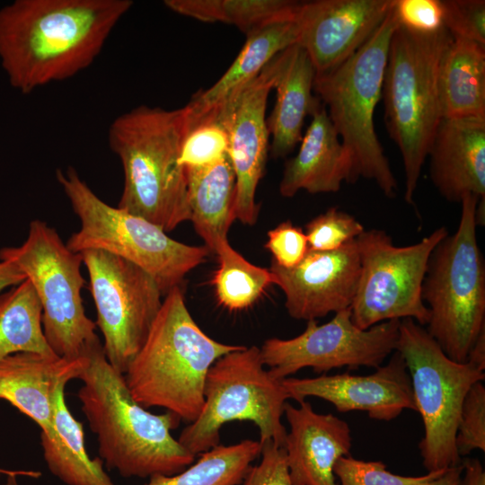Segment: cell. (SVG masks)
<instances>
[{"mask_svg": "<svg viewBox=\"0 0 485 485\" xmlns=\"http://www.w3.org/2000/svg\"><path fill=\"white\" fill-rule=\"evenodd\" d=\"M448 234L441 226L416 243L397 246L385 231L365 229L356 239L360 276L350 306L353 323L367 330L410 318L427 325L429 313L422 300V284L432 251Z\"/></svg>", "mask_w": 485, "mask_h": 485, "instance_id": "7c38bea8", "label": "cell"}, {"mask_svg": "<svg viewBox=\"0 0 485 485\" xmlns=\"http://www.w3.org/2000/svg\"><path fill=\"white\" fill-rule=\"evenodd\" d=\"M84 366L80 357L22 352L0 358V400L33 420L41 432L53 429L54 401L57 389L78 379Z\"/></svg>", "mask_w": 485, "mask_h": 485, "instance_id": "44dd1931", "label": "cell"}, {"mask_svg": "<svg viewBox=\"0 0 485 485\" xmlns=\"http://www.w3.org/2000/svg\"><path fill=\"white\" fill-rule=\"evenodd\" d=\"M130 0H15L0 9V62L22 93L68 79L98 57Z\"/></svg>", "mask_w": 485, "mask_h": 485, "instance_id": "6da1fadb", "label": "cell"}, {"mask_svg": "<svg viewBox=\"0 0 485 485\" xmlns=\"http://www.w3.org/2000/svg\"><path fill=\"white\" fill-rule=\"evenodd\" d=\"M470 362L480 369H485V330H483L472 345L467 357Z\"/></svg>", "mask_w": 485, "mask_h": 485, "instance_id": "7bdbcfd3", "label": "cell"}, {"mask_svg": "<svg viewBox=\"0 0 485 485\" xmlns=\"http://www.w3.org/2000/svg\"><path fill=\"white\" fill-rule=\"evenodd\" d=\"M95 304L103 350L125 374L143 346L163 296L154 279L134 263L101 250L82 252Z\"/></svg>", "mask_w": 485, "mask_h": 485, "instance_id": "4fadbf2b", "label": "cell"}, {"mask_svg": "<svg viewBox=\"0 0 485 485\" xmlns=\"http://www.w3.org/2000/svg\"><path fill=\"white\" fill-rule=\"evenodd\" d=\"M261 444L259 463L251 465L242 485H294L283 447L271 440Z\"/></svg>", "mask_w": 485, "mask_h": 485, "instance_id": "74e56055", "label": "cell"}, {"mask_svg": "<svg viewBox=\"0 0 485 485\" xmlns=\"http://www.w3.org/2000/svg\"><path fill=\"white\" fill-rule=\"evenodd\" d=\"M419 485H463L462 463L443 470Z\"/></svg>", "mask_w": 485, "mask_h": 485, "instance_id": "b9f144b4", "label": "cell"}, {"mask_svg": "<svg viewBox=\"0 0 485 485\" xmlns=\"http://www.w3.org/2000/svg\"><path fill=\"white\" fill-rule=\"evenodd\" d=\"M396 351L406 364L415 409L423 422L419 448L424 467L429 472L460 464L455 436L463 401L470 387L484 380V371L449 358L410 318L400 322Z\"/></svg>", "mask_w": 485, "mask_h": 485, "instance_id": "30bf717a", "label": "cell"}, {"mask_svg": "<svg viewBox=\"0 0 485 485\" xmlns=\"http://www.w3.org/2000/svg\"><path fill=\"white\" fill-rule=\"evenodd\" d=\"M283 51L212 110L228 134V157L236 180L235 217L248 225H254L259 217L256 190L263 176L269 150L265 113L269 92L274 87L281 66Z\"/></svg>", "mask_w": 485, "mask_h": 485, "instance_id": "9a60e30c", "label": "cell"}, {"mask_svg": "<svg viewBox=\"0 0 485 485\" xmlns=\"http://www.w3.org/2000/svg\"><path fill=\"white\" fill-rule=\"evenodd\" d=\"M187 178L190 219L205 246L214 251L227 238L235 217L236 180L226 156L200 168H184Z\"/></svg>", "mask_w": 485, "mask_h": 485, "instance_id": "d4e9b609", "label": "cell"}, {"mask_svg": "<svg viewBox=\"0 0 485 485\" xmlns=\"http://www.w3.org/2000/svg\"><path fill=\"white\" fill-rule=\"evenodd\" d=\"M427 158L430 180L444 198H485V118H442Z\"/></svg>", "mask_w": 485, "mask_h": 485, "instance_id": "ffe728a7", "label": "cell"}, {"mask_svg": "<svg viewBox=\"0 0 485 485\" xmlns=\"http://www.w3.org/2000/svg\"><path fill=\"white\" fill-rule=\"evenodd\" d=\"M295 407L286 402L284 415L289 426L283 448L294 485H338L334 466L349 455L351 430L333 414L314 411L303 401Z\"/></svg>", "mask_w": 485, "mask_h": 485, "instance_id": "d6986e66", "label": "cell"}, {"mask_svg": "<svg viewBox=\"0 0 485 485\" xmlns=\"http://www.w3.org/2000/svg\"><path fill=\"white\" fill-rule=\"evenodd\" d=\"M269 269L274 285L285 295L288 314L296 320H316L351 306L360 276L357 241L331 251L309 250L292 269L271 260Z\"/></svg>", "mask_w": 485, "mask_h": 485, "instance_id": "e0dca14e", "label": "cell"}, {"mask_svg": "<svg viewBox=\"0 0 485 485\" xmlns=\"http://www.w3.org/2000/svg\"><path fill=\"white\" fill-rule=\"evenodd\" d=\"M187 131L185 107L146 105L119 115L109 128L110 148L124 174L118 207L165 233L190 219L185 169L179 162Z\"/></svg>", "mask_w": 485, "mask_h": 485, "instance_id": "3957f363", "label": "cell"}, {"mask_svg": "<svg viewBox=\"0 0 485 485\" xmlns=\"http://www.w3.org/2000/svg\"><path fill=\"white\" fill-rule=\"evenodd\" d=\"M365 231L363 225L336 207L311 219L304 234L311 251H331L340 249Z\"/></svg>", "mask_w": 485, "mask_h": 485, "instance_id": "d6a6232c", "label": "cell"}, {"mask_svg": "<svg viewBox=\"0 0 485 485\" xmlns=\"http://www.w3.org/2000/svg\"><path fill=\"white\" fill-rule=\"evenodd\" d=\"M394 0H315L301 2L295 21L297 45L308 55L315 74L339 66L373 35Z\"/></svg>", "mask_w": 485, "mask_h": 485, "instance_id": "2e32d148", "label": "cell"}, {"mask_svg": "<svg viewBox=\"0 0 485 485\" xmlns=\"http://www.w3.org/2000/svg\"><path fill=\"white\" fill-rule=\"evenodd\" d=\"M442 471L420 476H402L388 471L381 461H363L350 455L340 458L334 466L338 485H419Z\"/></svg>", "mask_w": 485, "mask_h": 485, "instance_id": "836d02e7", "label": "cell"}, {"mask_svg": "<svg viewBox=\"0 0 485 485\" xmlns=\"http://www.w3.org/2000/svg\"><path fill=\"white\" fill-rule=\"evenodd\" d=\"M399 25L419 33H432L443 27L441 0H394Z\"/></svg>", "mask_w": 485, "mask_h": 485, "instance_id": "f35d334b", "label": "cell"}, {"mask_svg": "<svg viewBox=\"0 0 485 485\" xmlns=\"http://www.w3.org/2000/svg\"><path fill=\"white\" fill-rule=\"evenodd\" d=\"M0 260L13 263L29 279L42 307L46 340L59 357H80L94 334L95 322L85 313L81 274L83 258L71 251L57 232L44 221L31 222L26 240L0 249Z\"/></svg>", "mask_w": 485, "mask_h": 485, "instance_id": "8fae6325", "label": "cell"}, {"mask_svg": "<svg viewBox=\"0 0 485 485\" xmlns=\"http://www.w3.org/2000/svg\"><path fill=\"white\" fill-rule=\"evenodd\" d=\"M241 345L219 342L197 324L181 286L171 289L148 335L124 376L133 399L146 409L160 407L191 423L204 403L212 365Z\"/></svg>", "mask_w": 485, "mask_h": 485, "instance_id": "277c9868", "label": "cell"}, {"mask_svg": "<svg viewBox=\"0 0 485 485\" xmlns=\"http://www.w3.org/2000/svg\"><path fill=\"white\" fill-rule=\"evenodd\" d=\"M13 472H15V471H6V470H3V469L0 468V475L2 473H5L6 475H8V474H10V473H12Z\"/></svg>", "mask_w": 485, "mask_h": 485, "instance_id": "f6af8a7d", "label": "cell"}, {"mask_svg": "<svg viewBox=\"0 0 485 485\" xmlns=\"http://www.w3.org/2000/svg\"><path fill=\"white\" fill-rule=\"evenodd\" d=\"M17 475H25V476H30V477H34V478H37L39 476H40V472H23V471H17V472H13L8 475H6V480L4 481V483L1 484V485H20L18 481H17Z\"/></svg>", "mask_w": 485, "mask_h": 485, "instance_id": "ee69618b", "label": "cell"}, {"mask_svg": "<svg viewBox=\"0 0 485 485\" xmlns=\"http://www.w3.org/2000/svg\"><path fill=\"white\" fill-rule=\"evenodd\" d=\"M455 445L461 457L475 449L485 451V387L481 381L473 384L464 397Z\"/></svg>", "mask_w": 485, "mask_h": 485, "instance_id": "e575fe53", "label": "cell"}, {"mask_svg": "<svg viewBox=\"0 0 485 485\" xmlns=\"http://www.w3.org/2000/svg\"><path fill=\"white\" fill-rule=\"evenodd\" d=\"M288 399L282 380L264 368L260 348L242 346L209 368L202 409L178 441L197 456L220 444L225 424L248 420L258 427L260 443L271 440L283 447L287 430L282 416Z\"/></svg>", "mask_w": 485, "mask_h": 485, "instance_id": "9c48e42d", "label": "cell"}, {"mask_svg": "<svg viewBox=\"0 0 485 485\" xmlns=\"http://www.w3.org/2000/svg\"><path fill=\"white\" fill-rule=\"evenodd\" d=\"M56 177L80 221L66 242L71 251L101 250L127 260L148 273L163 296L210 254L205 245L173 240L146 219L108 205L75 168L58 169Z\"/></svg>", "mask_w": 485, "mask_h": 485, "instance_id": "ba28073f", "label": "cell"}, {"mask_svg": "<svg viewBox=\"0 0 485 485\" xmlns=\"http://www.w3.org/2000/svg\"><path fill=\"white\" fill-rule=\"evenodd\" d=\"M400 322L390 320L361 330L353 323L349 307L322 325L307 321L304 331L292 339L266 340L260 348L261 359L279 380L305 367L322 375L344 366L377 368L396 350Z\"/></svg>", "mask_w": 485, "mask_h": 485, "instance_id": "5bb4252c", "label": "cell"}, {"mask_svg": "<svg viewBox=\"0 0 485 485\" xmlns=\"http://www.w3.org/2000/svg\"><path fill=\"white\" fill-rule=\"evenodd\" d=\"M22 352L57 356L46 340L42 307L27 278L0 294V358Z\"/></svg>", "mask_w": 485, "mask_h": 485, "instance_id": "83f0119b", "label": "cell"}, {"mask_svg": "<svg viewBox=\"0 0 485 485\" xmlns=\"http://www.w3.org/2000/svg\"><path fill=\"white\" fill-rule=\"evenodd\" d=\"M461 463L463 485H485V472L478 459L468 458Z\"/></svg>", "mask_w": 485, "mask_h": 485, "instance_id": "ab89813d", "label": "cell"}, {"mask_svg": "<svg viewBox=\"0 0 485 485\" xmlns=\"http://www.w3.org/2000/svg\"><path fill=\"white\" fill-rule=\"evenodd\" d=\"M260 441L244 439L217 445L173 475L154 474L145 485H241L252 462L260 455Z\"/></svg>", "mask_w": 485, "mask_h": 485, "instance_id": "f546056e", "label": "cell"}, {"mask_svg": "<svg viewBox=\"0 0 485 485\" xmlns=\"http://www.w3.org/2000/svg\"><path fill=\"white\" fill-rule=\"evenodd\" d=\"M398 26L392 6L353 56L329 72L315 74L313 80V93L350 154L353 183L360 178L373 181L388 198L396 196L398 182L376 135L374 115L382 99L391 39Z\"/></svg>", "mask_w": 485, "mask_h": 485, "instance_id": "8992f818", "label": "cell"}, {"mask_svg": "<svg viewBox=\"0 0 485 485\" xmlns=\"http://www.w3.org/2000/svg\"><path fill=\"white\" fill-rule=\"evenodd\" d=\"M314 67L306 52L297 44L283 51L281 66L273 89L276 102L267 119L271 137L269 151L274 158L289 154L303 137L304 119L321 105L314 95Z\"/></svg>", "mask_w": 485, "mask_h": 485, "instance_id": "603a6c76", "label": "cell"}, {"mask_svg": "<svg viewBox=\"0 0 485 485\" xmlns=\"http://www.w3.org/2000/svg\"><path fill=\"white\" fill-rule=\"evenodd\" d=\"M228 134L217 115L212 111L187 131L179 162L183 168L215 164L228 156Z\"/></svg>", "mask_w": 485, "mask_h": 485, "instance_id": "1f68e13d", "label": "cell"}, {"mask_svg": "<svg viewBox=\"0 0 485 485\" xmlns=\"http://www.w3.org/2000/svg\"><path fill=\"white\" fill-rule=\"evenodd\" d=\"M442 118H485V46L452 39L438 69Z\"/></svg>", "mask_w": 485, "mask_h": 485, "instance_id": "4316f807", "label": "cell"}, {"mask_svg": "<svg viewBox=\"0 0 485 485\" xmlns=\"http://www.w3.org/2000/svg\"><path fill=\"white\" fill-rule=\"evenodd\" d=\"M218 269L212 279L218 303L230 311L251 306L274 284L269 269L256 266L235 251L228 239L218 242L214 249Z\"/></svg>", "mask_w": 485, "mask_h": 485, "instance_id": "4dcf8cb0", "label": "cell"}, {"mask_svg": "<svg viewBox=\"0 0 485 485\" xmlns=\"http://www.w3.org/2000/svg\"><path fill=\"white\" fill-rule=\"evenodd\" d=\"M443 26L452 39H463L485 46V1L441 0Z\"/></svg>", "mask_w": 485, "mask_h": 485, "instance_id": "d590c367", "label": "cell"}, {"mask_svg": "<svg viewBox=\"0 0 485 485\" xmlns=\"http://www.w3.org/2000/svg\"><path fill=\"white\" fill-rule=\"evenodd\" d=\"M311 117L297 154L285 163L278 188L285 198L302 190L311 194L338 192L343 181L353 183L350 154L322 102Z\"/></svg>", "mask_w": 485, "mask_h": 485, "instance_id": "7402d4cb", "label": "cell"}, {"mask_svg": "<svg viewBox=\"0 0 485 485\" xmlns=\"http://www.w3.org/2000/svg\"><path fill=\"white\" fill-rule=\"evenodd\" d=\"M301 2L290 0H166L172 11L205 22L234 25L245 35L295 18Z\"/></svg>", "mask_w": 485, "mask_h": 485, "instance_id": "f1b7e54d", "label": "cell"}, {"mask_svg": "<svg viewBox=\"0 0 485 485\" xmlns=\"http://www.w3.org/2000/svg\"><path fill=\"white\" fill-rule=\"evenodd\" d=\"M24 279L25 276L13 263L0 260V293L9 287L17 286Z\"/></svg>", "mask_w": 485, "mask_h": 485, "instance_id": "60d3db41", "label": "cell"}, {"mask_svg": "<svg viewBox=\"0 0 485 485\" xmlns=\"http://www.w3.org/2000/svg\"><path fill=\"white\" fill-rule=\"evenodd\" d=\"M84 366L77 392L100 458L109 470L123 477L173 475L194 463L190 453L172 435L181 421L167 411L154 414L132 397L123 374L107 360L102 343L94 334L83 347Z\"/></svg>", "mask_w": 485, "mask_h": 485, "instance_id": "7a4b0ae2", "label": "cell"}, {"mask_svg": "<svg viewBox=\"0 0 485 485\" xmlns=\"http://www.w3.org/2000/svg\"><path fill=\"white\" fill-rule=\"evenodd\" d=\"M267 236L265 248L273 256L272 261L281 268L295 267L309 251L304 231L289 220L270 229Z\"/></svg>", "mask_w": 485, "mask_h": 485, "instance_id": "8d00e7d4", "label": "cell"}, {"mask_svg": "<svg viewBox=\"0 0 485 485\" xmlns=\"http://www.w3.org/2000/svg\"><path fill=\"white\" fill-rule=\"evenodd\" d=\"M66 385L55 395L53 429L40 431L44 461L49 472L66 485H115L100 457L86 451L82 422L72 415L65 400Z\"/></svg>", "mask_w": 485, "mask_h": 485, "instance_id": "484cf974", "label": "cell"}, {"mask_svg": "<svg viewBox=\"0 0 485 485\" xmlns=\"http://www.w3.org/2000/svg\"><path fill=\"white\" fill-rule=\"evenodd\" d=\"M451 40L444 26L432 33H419L399 25L391 39L382 99L388 135L402 159L408 204L413 202L422 166L442 119L438 69Z\"/></svg>", "mask_w": 485, "mask_h": 485, "instance_id": "5b68a950", "label": "cell"}, {"mask_svg": "<svg viewBox=\"0 0 485 485\" xmlns=\"http://www.w3.org/2000/svg\"><path fill=\"white\" fill-rule=\"evenodd\" d=\"M289 399L297 402L317 397L331 403L338 411L360 410L373 419L390 421L404 410H416L410 377L406 364L394 351L387 364L368 375L348 373L282 380Z\"/></svg>", "mask_w": 485, "mask_h": 485, "instance_id": "ac0fdd59", "label": "cell"}, {"mask_svg": "<svg viewBox=\"0 0 485 485\" xmlns=\"http://www.w3.org/2000/svg\"><path fill=\"white\" fill-rule=\"evenodd\" d=\"M246 37L237 57L223 75L207 90L197 92L184 106L188 128L255 77L278 53L296 45L298 29L295 19L286 20L266 25Z\"/></svg>", "mask_w": 485, "mask_h": 485, "instance_id": "cb8c5ba5", "label": "cell"}, {"mask_svg": "<svg viewBox=\"0 0 485 485\" xmlns=\"http://www.w3.org/2000/svg\"><path fill=\"white\" fill-rule=\"evenodd\" d=\"M481 200L467 194L454 234L432 251L421 295L429 313V335L454 361L464 363L485 330V261L477 240L476 207Z\"/></svg>", "mask_w": 485, "mask_h": 485, "instance_id": "52a82bcc", "label": "cell"}]
</instances>
